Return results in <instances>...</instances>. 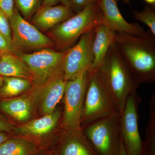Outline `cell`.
<instances>
[{
    "label": "cell",
    "instance_id": "cell-1",
    "mask_svg": "<svg viewBox=\"0 0 155 155\" xmlns=\"http://www.w3.org/2000/svg\"><path fill=\"white\" fill-rule=\"evenodd\" d=\"M115 44L137 83H155V38L149 30L140 35L116 32Z\"/></svg>",
    "mask_w": 155,
    "mask_h": 155
},
{
    "label": "cell",
    "instance_id": "cell-2",
    "mask_svg": "<svg viewBox=\"0 0 155 155\" xmlns=\"http://www.w3.org/2000/svg\"><path fill=\"white\" fill-rule=\"evenodd\" d=\"M98 69L110 89L121 114L127 97L137 91L140 84L133 77L115 44L109 48Z\"/></svg>",
    "mask_w": 155,
    "mask_h": 155
},
{
    "label": "cell",
    "instance_id": "cell-3",
    "mask_svg": "<svg viewBox=\"0 0 155 155\" xmlns=\"http://www.w3.org/2000/svg\"><path fill=\"white\" fill-rule=\"evenodd\" d=\"M116 113L120 114L118 106L105 81L98 69L90 68L81 125Z\"/></svg>",
    "mask_w": 155,
    "mask_h": 155
},
{
    "label": "cell",
    "instance_id": "cell-4",
    "mask_svg": "<svg viewBox=\"0 0 155 155\" xmlns=\"http://www.w3.org/2000/svg\"><path fill=\"white\" fill-rule=\"evenodd\" d=\"M81 129L98 155H119L122 141L120 114L81 125Z\"/></svg>",
    "mask_w": 155,
    "mask_h": 155
},
{
    "label": "cell",
    "instance_id": "cell-5",
    "mask_svg": "<svg viewBox=\"0 0 155 155\" xmlns=\"http://www.w3.org/2000/svg\"><path fill=\"white\" fill-rule=\"evenodd\" d=\"M103 19L99 6L94 3L56 25L51 35L58 47L67 50L81 35L102 23Z\"/></svg>",
    "mask_w": 155,
    "mask_h": 155
},
{
    "label": "cell",
    "instance_id": "cell-6",
    "mask_svg": "<svg viewBox=\"0 0 155 155\" xmlns=\"http://www.w3.org/2000/svg\"><path fill=\"white\" fill-rule=\"evenodd\" d=\"M66 51L45 48L32 53L15 52L14 54L28 66L32 75V81L37 85L40 86L64 75L63 67Z\"/></svg>",
    "mask_w": 155,
    "mask_h": 155
},
{
    "label": "cell",
    "instance_id": "cell-7",
    "mask_svg": "<svg viewBox=\"0 0 155 155\" xmlns=\"http://www.w3.org/2000/svg\"><path fill=\"white\" fill-rule=\"evenodd\" d=\"M9 20L14 52L36 51L54 45L52 41L24 19L16 8Z\"/></svg>",
    "mask_w": 155,
    "mask_h": 155
},
{
    "label": "cell",
    "instance_id": "cell-8",
    "mask_svg": "<svg viewBox=\"0 0 155 155\" xmlns=\"http://www.w3.org/2000/svg\"><path fill=\"white\" fill-rule=\"evenodd\" d=\"M88 70L66 82L61 121L62 128L64 130H75L81 128V120Z\"/></svg>",
    "mask_w": 155,
    "mask_h": 155
},
{
    "label": "cell",
    "instance_id": "cell-9",
    "mask_svg": "<svg viewBox=\"0 0 155 155\" xmlns=\"http://www.w3.org/2000/svg\"><path fill=\"white\" fill-rule=\"evenodd\" d=\"M141 99L134 91L126 100L120 114L121 136L127 155H144V145L138 126V111Z\"/></svg>",
    "mask_w": 155,
    "mask_h": 155
},
{
    "label": "cell",
    "instance_id": "cell-10",
    "mask_svg": "<svg viewBox=\"0 0 155 155\" xmlns=\"http://www.w3.org/2000/svg\"><path fill=\"white\" fill-rule=\"evenodd\" d=\"M94 28L81 35L75 45L66 50L63 67L66 80L74 79L91 68Z\"/></svg>",
    "mask_w": 155,
    "mask_h": 155
},
{
    "label": "cell",
    "instance_id": "cell-11",
    "mask_svg": "<svg viewBox=\"0 0 155 155\" xmlns=\"http://www.w3.org/2000/svg\"><path fill=\"white\" fill-rule=\"evenodd\" d=\"M117 0H97L103 15L102 23L112 30L134 35H140L145 32L144 28L136 23L126 21L119 11Z\"/></svg>",
    "mask_w": 155,
    "mask_h": 155
},
{
    "label": "cell",
    "instance_id": "cell-12",
    "mask_svg": "<svg viewBox=\"0 0 155 155\" xmlns=\"http://www.w3.org/2000/svg\"><path fill=\"white\" fill-rule=\"evenodd\" d=\"M53 155H98L84 136L81 128L75 130L63 129Z\"/></svg>",
    "mask_w": 155,
    "mask_h": 155
},
{
    "label": "cell",
    "instance_id": "cell-13",
    "mask_svg": "<svg viewBox=\"0 0 155 155\" xmlns=\"http://www.w3.org/2000/svg\"><path fill=\"white\" fill-rule=\"evenodd\" d=\"M74 14L71 9L63 4L41 7L31 17V22L38 28L47 30Z\"/></svg>",
    "mask_w": 155,
    "mask_h": 155
},
{
    "label": "cell",
    "instance_id": "cell-14",
    "mask_svg": "<svg viewBox=\"0 0 155 155\" xmlns=\"http://www.w3.org/2000/svg\"><path fill=\"white\" fill-rule=\"evenodd\" d=\"M67 81L64 75L40 85L38 91L41 97L40 109L44 115L51 114L64 97Z\"/></svg>",
    "mask_w": 155,
    "mask_h": 155
},
{
    "label": "cell",
    "instance_id": "cell-15",
    "mask_svg": "<svg viewBox=\"0 0 155 155\" xmlns=\"http://www.w3.org/2000/svg\"><path fill=\"white\" fill-rule=\"evenodd\" d=\"M93 43L94 61L91 68L98 69L104 60L108 50L115 44L116 32L104 23L96 26Z\"/></svg>",
    "mask_w": 155,
    "mask_h": 155
},
{
    "label": "cell",
    "instance_id": "cell-16",
    "mask_svg": "<svg viewBox=\"0 0 155 155\" xmlns=\"http://www.w3.org/2000/svg\"><path fill=\"white\" fill-rule=\"evenodd\" d=\"M62 112L61 109L57 108L51 114L27 122L19 127V132L26 136H44L51 132L58 125L62 117Z\"/></svg>",
    "mask_w": 155,
    "mask_h": 155
},
{
    "label": "cell",
    "instance_id": "cell-17",
    "mask_svg": "<svg viewBox=\"0 0 155 155\" xmlns=\"http://www.w3.org/2000/svg\"><path fill=\"white\" fill-rule=\"evenodd\" d=\"M33 104L26 95L0 100V110L19 122L30 119Z\"/></svg>",
    "mask_w": 155,
    "mask_h": 155
},
{
    "label": "cell",
    "instance_id": "cell-18",
    "mask_svg": "<svg viewBox=\"0 0 155 155\" xmlns=\"http://www.w3.org/2000/svg\"><path fill=\"white\" fill-rule=\"evenodd\" d=\"M0 75L32 80V75L28 66L17 55L10 52H4L0 57Z\"/></svg>",
    "mask_w": 155,
    "mask_h": 155
},
{
    "label": "cell",
    "instance_id": "cell-19",
    "mask_svg": "<svg viewBox=\"0 0 155 155\" xmlns=\"http://www.w3.org/2000/svg\"><path fill=\"white\" fill-rule=\"evenodd\" d=\"M41 148L26 139L11 137L0 145V155H35Z\"/></svg>",
    "mask_w": 155,
    "mask_h": 155
},
{
    "label": "cell",
    "instance_id": "cell-20",
    "mask_svg": "<svg viewBox=\"0 0 155 155\" xmlns=\"http://www.w3.org/2000/svg\"><path fill=\"white\" fill-rule=\"evenodd\" d=\"M31 87V80L22 78L3 77L0 100L11 98L25 92Z\"/></svg>",
    "mask_w": 155,
    "mask_h": 155
},
{
    "label": "cell",
    "instance_id": "cell-21",
    "mask_svg": "<svg viewBox=\"0 0 155 155\" xmlns=\"http://www.w3.org/2000/svg\"><path fill=\"white\" fill-rule=\"evenodd\" d=\"M150 112L146 132L144 155H155V94L150 102Z\"/></svg>",
    "mask_w": 155,
    "mask_h": 155
},
{
    "label": "cell",
    "instance_id": "cell-22",
    "mask_svg": "<svg viewBox=\"0 0 155 155\" xmlns=\"http://www.w3.org/2000/svg\"><path fill=\"white\" fill-rule=\"evenodd\" d=\"M44 0H14V4L22 17L27 20L31 18L42 5Z\"/></svg>",
    "mask_w": 155,
    "mask_h": 155
},
{
    "label": "cell",
    "instance_id": "cell-23",
    "mask_svg": "<svg viewBox=\"0 0 155 155\" xmlns=\"http://www.w3.org/2000/svg\"><path fill=\"white\" fill-rule=\"evenodd\" d=\"M132 13L134 18L145 24L151 33L155 36V6H146L140 11L132 10Z\"/></svg>",
    "mask_w": 155,
    "mask_h": 155
},
{
    "label": "cell",
    "instance_id": "cell-24",
    "mask_svg": "<svg viewBox=\"0 0 155 155\" xmlns=\"http://www.w3.org/2000/svg\"><path fill=\"white\" fill-rule=\"evenodd\" d=\"M97 0H62L61 2L71 9L73 13L77 14L87 6L97 3Z\"/></svg>",
    "mask_w": 155,
    "mask_h": 155
},
{
    "label": "cell",
    "instance_id": "cell-25",
    "mask_svg": "<svg viewBox=\"0 0 155 155\" xmlns=\"http://www.w3.org/2000/svg\"><path fill=\"white\" fill-rule=\"evenodd\" d=\"M0 32L12 46V32L8 18L0 9ZM13 47V46H12Z\"/></svg>",
    "mask_w": 155,
    "mask_h": 155
},
{
    "label": "cell",
    "instance_id": "cell-26",
    "mask_svg": "<svg viewBox=\"0 0 155 155\" xmlns=\"http://www.w3.org/2000/svg\"><path fill=\"white\" fill-rule=\"evenodd\" d=\"M14 0H0V9L8 19L12 16L14 9Z\"/></svg>",
    "mask_w": 155,
    "mask_h": 155
},
{
    "label": "cell",
    "instance_id": "cell-27",
    "mask_svg": "<svg viewBox=\"0 0 155 155\" xmlns=\"http://www.w3.org/2000/svg\"><path fill=\"white\" fill-rule=\"evenodd\" d=\"M0 52H10L14 53V50L13 47L7 41L5 38L0 32Z\"/></svg>",
    "mask_w": 155,
    "mask_h": 155
},
{
    "label": "cell",
    "instance_id": "cell-28",
    "mask_svg": "<svg viewBox=\"0 0 155 155\" xmlns=\"http://www.w3.org/2000/svg\"><path fill=\"white\" fill-rule=\"evenodd\" d=\"M14 127L5 118L0 116V131L4 132H11Z\"/></svg>",
    "mask_w": 155,
    "mask_h": 155
},
{
    "label": "cell",
    "instance_id": "cell-29",
    "mask_svg": "<svg viewBox=\"0 0 155 155\" xmlns=\"http://www.w3.org/2000/svg\"><path fill=\"white\" fill-rule=\"evenodd\" d=\"M61 2L62 0H44L42 7L55 5Z\"/></svg>",
    "mask_w": 155,
    "mask_h": 155
},
{
    "label": "cell",
    "instance_id": "cell-30",
    "mask_svg": "<svg viewBox=\"0 0 155 155\" xmlns=\"http://www.w3.org/2000/svg\"><path fill=\"white\" fill-rule=\"evenodd\" d=\"M11 137L7 132L0 131V145Z\"/></svg>",
    "mask_w": 155,
    "mask_h": 155
},
{
    "label": "cell",
    "instance_id": "cell-31",
    "mask_svg": "<svg viewBox=\"0 0 155 155\" xmlns=\"http://www.w3.org/2000/svg\"><path fill=\"white\" fill-rule=\"evenodd\" d=\"M126 155V151H125V147H124L123 141H122V140L121 145H120V155Z\"/></svg>",
    "mask_w": 155,
    "mask_h": 155
},
{
    "label": "cell",
    "instance_id": "cell-32",
    "mask_svg": "<svg viewBox=\"0 0 155 155\" xmlns=\"http://www.w3.org/2000/svg\"><path fill=\"white\" fill-rule=\"evenodd\" d=\"M35 155H52V152H49L48 151H41L39 152L38 153Z\"/></svg>",
    "mask_w": 155,
    "mask_h": 155
},
{
    "label": "cell",
    "instance_id": "cell-33",
    "mask_svg": "<svg viewBox=\"0 0 155 155\" xmlns=\"http://www.w3.org/2000/svg\"><path fill=\"white\" fill-rule=\"evenodd\" d=\"M144 1L150 5L155 6V0H144Z\"/></svg>",
    "mask_w": 155,
    "mask_h": 155
},
{
    "label": "cell",
    "instance_id": "cell-34",
    "mask_svg": "<svg viewBox=\"0 0 155 155\" xmlns=\"http://www.w3.org/2000/svg\"><path fill=\"white\" fill-rule=\"evenodd\" d=\"M117 1H121L122 2L125 3V4H128V3H130V0H117Z\"/></svg>",
    "mask_w": 155,
    "mask_h": 155
},
{
    "label": "cell",
    "instance_id": "cell-35",
    "mask_svg": "<svg viewBox=\"0 0 155 155\" xmlns=\"http://www.w3.org/2000/svg\"><path fill=\"white\" fill-rule=\"evenodd\" d=\"M3 76H1L0 75V88H1V86H2V84L3 83Z\"/></svg>",
    "mask_w": 155,
    "mask_h": 155
},
{
    "label": "cell",
    "instance_id": "cell-36",
    "mask_svg": "<svg viewBox=\"0 0 155 155\" xmlns=\"http://www.w3.org/2000/svg\"><path fill=\"white\" fill-rule=\"evenodd\" d=\"M3 52H0V57H1V55H2V53Z\"/></svg>",
    "mask_w": 155,
    "mask_h": 155
},
{
    "label": "cell",
    "instance_id": "cell-37",
    "mask_svg": "<svg viewBox=\"0 0 155 155\" xmlns=\"http://www.w3.org/2000/svg\"><path fill=\"white\" fill-rule=\"evenodd\" d=\"M52 155H53L52 154Z\"/></svg>",
    "mask_w": 155,
    "mask_h": 155
}]
</instances>
